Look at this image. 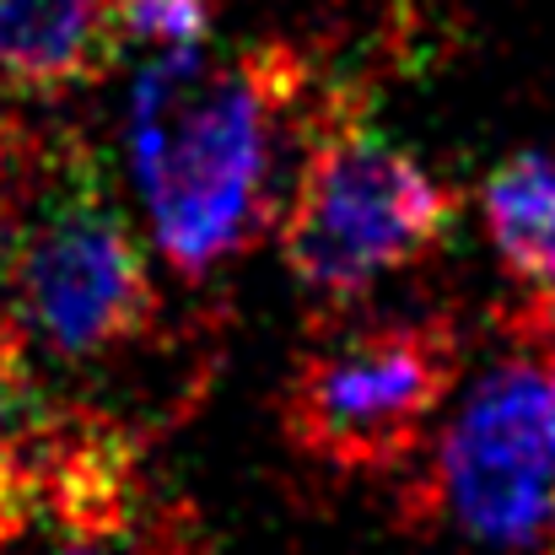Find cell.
Here are the masks:
<instances>
[{
  "mask_svg": "<svg viewBox=\"0 0 555 555\" xmlns=\"http://www.w3.org/2000/svg\"><path fill=\"white\" fill-rule=\"evenodd\" d=\"M529 330H540V335H551V340H555V302H545V308H534Z\"/></svg>",
  "mask_w": 555,
  "mask_h": 555,
  "instance_id": "cell-10",
  "label": "cell"
},
{
  "mask_svg": "<svg viewBox=\"0 0 555 555\" xmlns=\"http://www.w3.org/2000/svg\"><path fill=\"white\" fill-rule=\"evenodd\" d=\"M210 33V0H119V43L141 54L199 49Z\"/></svg>",
  "mask_w": 555,
  "mask_h": 555,
  "instance_id": "cell-9",
  "label": "cell"
},
{
  "mask_svg": "<svg viewBox=\"0 0 555 555\" xmlns=\"http://www.w3.org/2000/svg\"><path fill=\"white\" fill-rule=\"evenodd\" d=\"M453 227V194L410 152L367 130V119L330 108L292 199L281 210V248L292 275L319 302H357L372 281L426 259Z\"/></svg>",
  "mask_w": 555,
  "mask_h": 555,
  "instance_id": "cell-3",
  "label": "cell"
},
{
  "mask_svg": "<svg viewBox=\"0 0 555 555\" xmlns=\"http://www.w3.org/2000/svg\"><path fill=\"white\" fill-rule=\"evenodd\" d=\"M459 372L442 324H357L319 340L286 388L292 442L335 469H393L442 410Z\"/></svg>",
  "mask_w": 555,
  "mask_h": 555,
  "instance_id": "cell-4",
  "label": "cell"
},
{
  "mask_svg": "<svg viewBox=\"0 0 555 555\" xmlns=\"http://www.w3.org/2000/svg\"><path fill=\"white\" fill-rule=\"evenodd\" d=\"M340 98L313 103L292 49L141 54L125 92V157L152 248L184 281L216 275L286 210L308 141Z\"/></svg>",
  "mask_w": 555,
  "mask_h": 555,
  "instance_id": "cell-1",
  "label": "cell"
},
{
  "mask_svg": "<svg viewBox=\"0 0 555 555\" xmlns=\"http://www.w3.org/2000/svg\"><path fill=\"white\" fill-rule=\"evenodd\" d=\"M33 189L0 221L5 351L98 362L157 319L146 254L108 199L92 157H38Z\"/></svg>",
  "mask_w": 555,
  "mask_h": 555,
  "instance_id": "cell-2",
  "label": "cell"
},
{
  "mask_svg": "<svg viewBox=\"0 0 555 555\" xmlns=\"http://www.w3.org/2000/svg\"><path fill=\"white\" fill-rule=\"evenodd\" d=\"M426 507L491 551L555 534V362L507 357L475 377L437 437Z\"/></svg>",
  "mask_w": 555,
  "mask_h": 555,
  "instance_id": "cell-5",
  "label": "cell"
},
{
  "mask_svg": "<svg viewBox=\"0 0 555 555\" xmlns=\"http://www.w3.org/2000/svg\"><path fill=\"white\" fill-rule=\"evenodd\" d=\"M119 54V0H0V76L27 92L92 81Z\"/></svg>",
  "mask_w": 555,
  "mask_h": 555,
  "instance_id": "cell-6",
  "label": "cell"
},
{
  "mask_svg": "<svg viewBox=\"0 0 555 555\" xmlns=\"http://www.w3.org/2000/svg\"><path fill=\"white\" fill-rule=\"evenodd\" d=\"M480 216L502 270L534 292V302H555V163L524 152L502 163L480 189Z\"/></svg>",
  "mask_w": 555,
  "mask_h": 555,
  "instance_id": "cell-7",
  "label": "cell"
},
{
  "mask_svg": "<svg viewBox=\"0 0 555 555\" xmlns=\"http://www.w3.org/2000/svg\"><path fill=\"white\" fill-rule=\"evenodd\" d=\"M65 518H70V534L43 555H199L179 540L173 524H163V518L152 524V518L130 513V496L119 480L70 496Z\"/></svg>",
  "mask_w": 555,
  "mask_h": 555,
  "instance_id": "cell-8",
  "label": "cell"
}]
</instances>
